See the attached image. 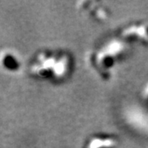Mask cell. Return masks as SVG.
<instances>
[{
	"label": "cell",
	"instance_id": "obj_1",
	"mask_svg": "<svg viewBox=\"0 0 148 148\" xmlns=\"http://www.w3.org/2000/svg\"><path fill=\"white\" fill-rule=\"evenodd\" d=\"M32 69L34 73L41 77L60 78L69 69V58L65 54L41 53L38 54Z\"/></svg>",
	"mask_w": 148,
	"mask_h": 148
},
{
	"label": "cell",
	"instance_id": "obj_2",
	"mask_svg": "<svg viewBox=\"0 0 148 148\" xmlns=\"http://www.w3.org/2000/svg\"><path fill=\"white\" fill-rule=\"evenodd\" d=\"M120 44L118 46L116 43H110L107 46L101 49V51L97 52L96 55V64L101 69H107L113 66L116 58L119 57L121 52Z\"/></svg>",
	"mask_w": 148,
	"mask_h": 148
},
{
	"label": "cell",
	"instance_id": "obj_3",
	"mask_svg": "<svg viewBox=\"0 0 148 148\" xmlns=\"http://www.w3.org/2000/svg\"><path fill=\"white\" fill-rule=\"evenodd\" d=\"M116 145L115 141L109 137H95L87 143L86 148H114Z\"/></svg>",
	"mask_w": 148,
	"mask_h": 148
},
{
	"label": "cell",
	"instance_id": "obj_4",
	"mask_svg": "<svg viewBox=\"0 0 148 148\" xmlns=\"http://www.w3.org/2000/svg\"><path fill=\"white\" fill-rule=\"evenodd\" d=\"M123 35L125 36H132L135 38L142 39L143 40H148V26L139 25L132 26L123 31Z\"/></svg>",
	"mask_w": 148,
	"mask_h": 148
},
{
	"label": "cell",
	"instance_id": "obj_5",
	"mask_svg": "<svg viewBox=\"0 0 148 148\" xmlns=\"http://www.w3.org/2000/svg\"><path fill=\"white\" fill-rule=\"evenodd\" d=\"M3 60L4 63V65L7 69H16L18 68V62L16 60V58L14 56H12L10 53H7L5 58L3 57Z\"/></svg>",
	"mask_w": 148,
	"mask_h": 148
}]
</instances>
